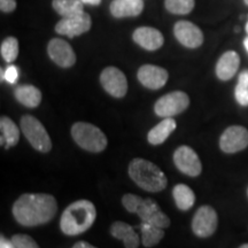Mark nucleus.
I'll use <instances>...</instances> for the list:
<instances>
[{
	"label": "nucleus",
	"mask_w": 248,
	"mask_h": 248,
	"mask_svg": "<svg viewBox=\"0 0 248 248\" xmlns=\"http://www.w3.org/2000/svg\"><path fill=\"white\" fill-rule=\"evenodd\" d=\"M110 234L116 239L122 240L125 248H138L140 244L137 232L128 223L121 221L114 222L110 226Z\"/></svg>",
	"instance_id": "a211bd4d"
},
{
	"label": "nucleus",
	"mask_w": 248,
	"mask_h": 248,
	"mask_svg": "<svg viewBox=\"0 0 248 248\" xmlns=\"http://www.w3.org/2000/svg\"><path fill=\"white\" fill-rule=\"evenodd\" d=\"M234 97L241 106H248V70H244L239 75L234 90Z\"/></svg>",
	"instance_id": "cd10ccee"
},
{
	"label": "nucleus",
	"mask_w": 248,
	"mask_h": 248,
	"mask_svg": "<svg viewBox=\"0 0 248 248\" xmlns=\"http://www.w3.org/2000/svg\"><path fill=\"white\" fill-rule=\"evenodd\" d=\"M239 248H248V244H245V245H243V246H240Z\"/></svg>",
	"instance_id": "c9c22d12"
},
{
	"label": "nucleus",
	"mask_w": 248,
	"mask_h": 248,
	"mask_svg": "<svg viewBox=\"0 0 248 248\" xmlns=\"http://www.w3.org/2000/svg\"><path fill=\"white\" fill-rule=\"evenodd\" d=\"M218 225L216 210L210 206H201L192 219V231L197 237L208 238L215 233Z\"/></svg>",
	"instance_id": "6e6552de"
},
{
	"label": "nucleus",
	"mask_w": 248,
	"mask_h": 248,
	"mask_svg": "<svg viewBox=\"0 0 248 248\" xmlns=\"http://www.w3.org/2000/svg\"><path fill=\"white\" fill-rule=\"evenodd\" d=\"M0 130H1V145H4L5 142V150L15 146L20 140V130L9 117L1 116Z\"/></svg>",
	"instance_id": "4be33fe9"
},
{
	"label": "nucleus",
	"mask_w": 248,
	"mask_h": 248,
	"mask_svg": "<svg viewBox=\"0 0 248 248\" xmlns=\"http://www.w3.org/2000/svg\"><path fill=\"white\" fill-rule=\"evenodd\" d=\"M173 33L178 42L187 48H197L203 43L202 31L188 21H178L173 27Z\"/></svg>",
	"instance_id": "4468645a"
},
{
	"label": "nucleus",
	"mask_w": 248,
	"mask_h": 248,
	"mask_svg": "<svg viewBox=\"0 0 248 248\" xmlns=\"http://www.w3.org/2000/svg\"><path fill=\"white\" fill-rule=\"evenodd\" d=\"M71 137L83 150L91 153H100L106 150L108 140L106 135L98 126L89 122H76L71 126Z\"/></svg>",
	"instance_id": "39448f33"
},
{
	"label": "nucleus",
	"mask_w": 248,
	"mask_h": 248,
	"mask_svg": "<svg viewBox=\"0 0 248 248\" xmlns=\"http://www.w3.org/2000/svg\"><path fill=\"white\" fill-rule=\"evenodd\" d=\"M71 248H97V247L92 246L91 244L86 243V241H78V243H76Z\"/></svg>",
	"instance_id": "473e14b6"
},
{
	"label": "nucleus",
	"mask_w": 248,
	"mask_h": 248,
	"mask_svg": "<svg viewBox=\"0 0 248 248\" xmlns=\"http://www.w3.org/2000/svg\"><path fill=\"white\" fill-rule=\"evenodd\" d=\"M248 146V130L240 125H232L222 133L219 147L224 153L233 154Z\"/></svg>",
	"instance_id": "f8f14e48"
},
{
	"label": "nucleus",
	"mask_w": 248,
	"mask_h": 248,
	"mask_svg": "<svg viewBox=\"0 0 248 248\" xmlns=\"http://www.w3.org/2000/svg\"><path fill=\"white\" fill-rule=\"evenodd\" d=\"M18 78V69L15 66H8L4 73V79L9 84L16 83Z\"/></svg>",
	"instance_id": "c756f323"
},
{
	"label": "nucleus",
	"mask_w": 248,
	"mask_h": 248,
	"mask_svg": "<svg viewBox=\"0 0 248 248\" xmlns=\"http://www.w3.org/2000/svg\"><path fill=\"white\" fill-rule=\"evenodd\" d=\"M100 84L105 91L114 98L125 97L126 92H128L126 77L116 67H107L102 70Z\"/></svg>",
	"instance_id": "9d476101"
},
{
	"label": "nucleus",
	"mask_w": 248,
	"mask_h": 248,
	"mask_svg": "<svg viewBox=\"0 0 248 248\" xmlns=\"http://www.w3.org/2000/svg\"><path fill=\"white\" fill-rule=\"evenodd\" d=\"M172 197L178 209L186 212L191 209L195 202L194 192L185 184H177L172 188Z\"/></svg>",
	"instance_id": "5701e85b"
},
{
	"label": "nucleus",
	"mask_w": 248,
	"mask_h": 248,
	"mask_svg": "<svg viewBox=\"0 0 248 248\" xmlns=\"http://www.w3.org/2000/svg\"><path fill=\"white\" fill-rule=\"evenodd\" d=\"M91 16L85 12H83V13L73 15V16L62 18L55 26V31L59 35L74 38V37L88 32L91 29Z\"/></svg>",
	"instance_id": "9b49d317"
},
{
	"label": "nucleus",
	"mask_w": 248,
	"mask_h": 248,
	"mask_svg": "<svg viewBox=\"0 0 248 248\" xmlns=\"http://www.w3.org/2000/svg\"><path fill=\"white\" fill-rule=\"evenodd\" d=\"M12 243L16 248H39L38 244L27 234H14L12 237Z\"/></svg>",
	"instance_id": "c85d7f7f"
},
{
	"label": "nucleus",
	"mask_w": 248,
	"mask_h": 248,
	"mask_svg": "<svg viewBox=\"0 0 248 248\" xmlns=\"http://www.w3.org/2000/svg\"><path fill=\"white\" fill-rule=\"evenodd\" d=\"M47 53L51 60L61 68H70L75 64L76 54L66 40L53 38L48 43Z\"/></svg>",
	"instance_id": "ddd939ff"
},
{
	"label": "nucleus",
	"mask_w": 248,
	"mask_h": 248,
	"mask_svg": "<svg viewBox=\"0 0 248 248\" xmlns=\"http://www.w3.org/2000/svg\"><path fill=\"white\" fill-rule=\"evenodd\" d=\"M20 126L24 137L36 151L48 153L52 150L51 137L38 119L32 115H24L21 117Z\"/></svg>",
	"instance_id": "423d86ee"
},
{
	"label": "nucleus",
	"mask_w": 248,
	"mask_h": 248,
	"mask_svg": "<svg viewBox=\"0 0 248 248\" xmlns=\"http://www.w3.org/2000/svg\"><path fill=\"white\" fill-rule=\"evenodd\" d=\"M142 9V0H114L110 4V13L116 18L138 16Z\"/></svg>",
	"instance_id": "6ab92c4d"
},
{
	"label": "nucleus",
	"mask_w": 248,
	"mask_h": 248,
	"mask_svg": "<svg viewBox=\"0 0 248 248\" xmlns=\"http://www.w3.org/2000/svg\"><path fill=\"white\" fill-rule=\"evenodd\" d=\"M167 11L172 14L185 15L191 13L194 8V0H166Z\"/></svg>",
	"instance_id": "bb28decb"
},
{
	"label": "nucleus",
	"mask_w": 248,
	"mask_h": 248,
	"mask_svg": "<svg viewBox=\"0 0 248 248\" xmlns=\"http://www.w3.org/2000/svg\"><path fill=\"white\" fill-rule=\"evenodd\" d=\"M133 42L147 51H156L163 45V35L159 30L151 27H140L132 35Z\"/></svg>",
	"instance_id": "dca6fc26"
},
{
	"label": "nucleus",
	"mask_w": 248,
	"mask_h": 248,
	"mask_svg": "<svg viewBox=\"0 0 248 248\" xmlns=\"http://www.w3.org/2000/svg\"><path fill=\"white\" fill-rule=\"evenodd\" d=\"M141 231V241L145 247H153L157 245L164 237L163 229L157 228V226L152 225L150 223L141 222L139 225Z\"/></svg>",
	"instance_id": "b1692460"
},
{
	"label": "nucleus",
	"mask_w": 248,
	"mask_h": 248,
	"mask_svg": "<svg viewBox=\"0 0 248 248\" xmlns=\"http://www.w3.org/2000/svg\"><path fill=\"white\" fill-rule=\"evenodd\" d=\"M177 123L172 117H167L159 124L152 128L147 135V140L151 145H161L175 131Z\"/></svg>",
	"instance_id": "aec40b11"
},
{
	"label": "nucleus",
	"mask_w": 248,
	"mask_h": 248,
	"mask_svg": "<svg viewBox=\"0 0 248 248\" xmlns=\"http://www.w3.org/2000/svg\"><path fill=\"white\" fill-rule=\"evenodd\" d=\"M244 45H245V48H246L247 52H248V36H247V38L244 40Z\"/></svg>",
	"instance_id": "f704fd0d"
},
{
	"label": "nucleus",
	"mask_w": 248,
	"mask_h": 248,
	"mask_svg": "<svg viewBox=\"0 0 248 248\" xmlns=\"http://www.w3.org/2000/svg\"><path fill=\"white\" fill-rule=\"evenodd\" d=\"M12 212L18 224L32 228L53 219L58 213V202L51 194L26 193L15 201Z\"/></svg>",
	"instance_id": "f257e3e1"
},
{
	"label": "nucleus",
	"mask_w": 248,
	"mask_h": 248,
	"mask_svg": "<svg viewBox=\"0 0 248 248\" xmlns=\"http://www.w3.org/2000/svg\"><path fill=\"white\" fill-rule=\"evenodd\" d=\"M122 204L129 213L137 214L141 222L150 223L161 229L170 226V218L153 199H142L137 194L126 193L122 197Z\"/></svg>",
	"instance_id": "20e7f679"
},
{
	"label": "nucleus",
	"mask_w": 248,
	"mask_h": 248,
	"mask_svg": "<svg viewBox=\"0 0 248 248\" xmlns=\"http://www.w3.org/2000/svg\"><path fill=\"white\" fill-rule=\"evenodd\" d=\"M240 64L237 52L228 51L219 58L216 64V75L221 80H229L235 75Z\"/></svg>",
	"instance_id": "f3484780"
},
{
	"label": "nucleus",
	"mask_w": 248,
	"mask_h": 248,
	"mask_svg": "<svg viewBox=\"0 0 248 248\" xmlns=\"http://www.w3.org/2000/svg\"><path fill=\"white\" fill-rule=\"evenodd\" d=\"M14 97L21 105L28 108H36L42 102V92L33 85H20L14 90Z\"/></svg>",
	"instance_id": "412c9836"
},
{
	"label": "nucleus",
	"mask_w": 248,
	"mask_h": 248,
	"mask_svg": "<svg viewBox=\"0 0 248 248\" xmlns=\"http://www.w3.org/2000/svg\"><path fill=\"white\" fill-rule=\"evenodd\" d=\"M190 106V98L183 91H173L161 97L154 105V113L157 116L172 117L183 113Z\"/></svg>",
	"instance_id": "0eeeda50"
},
{
	"label": "nucleus",
	"mask_w": 248,
	"mask_h": 248,
	"mask_svg": "<svg viewBox=\"0 0 248 248\" xmlns=\"http://www.w3.org/2000/svg\"><path fill=\"white\" fill-rule=\"evenodd\" d=\"M97 218V209L89 200H77L63 210L60 219V229L67 235L84 233Z\"/></svg>",
	"instance_id": "f03ea898"
},
{
	"label": "nucleus",
	"mask_w": 248,
	"mask_h": 248,
	"mask_svg": "<svg viewBox=\"0 0 248 248\" xmlns=\"http://www.w3.org/2000/svg\"><path fill=\"white\" fill-rule=\"evenodd\" d=\"M0 52H1V57L4 60L8 63H12L16 60L18 55V42L15 37H8L4 42L1 43V47H0Z\"/></svg>",
	"instance_id": "a878e982"
},
{
	"label": "nucleus",
	"mask_w": 248,
	"mask_h": 248,
	"mask_svg": "<svg viewBox=\"0 0 248 248\" xmlns=\"http://www.w3.org/2000/svg\"><path fill=\"white\" fill-rule=\"evenodd\" d=\"M0 248H16L14 246V244L12 243V240L9 241L6 239V238L1 237V239H0Z\"/></svg>",
	"instance_id": "2f4dec72"
},
{
	"label": "nucleus",
	"mask_w": 248,
	"mask_h": 248,
	"mask_svg": "<svg viewBox=\"0 0 248 248\" xmlns=\"http://www.w3.org/2000/svg\"><path fill=\"white\" fill-rule=\"evenodd\" d=\"M138 80L145 88L150 90H159L166 85L169 74L163 68L154 64H144L137 73Z\"/></svg>",
	"instance_id": "2eb2a0df"
},
{
	"label": "nucleus",
	"mask_w": 248,
	"mask_h": 248,
	"mask_svg": "<svg viewBox=\"0 0 248 248\" xmlns=\"http://www.w3.org/2000/svg\"><path fill=\"white\" fill-rule=\"evenodd\" d=\"M53 8L62 17H69L73 15L83 13V2L79 0H53Z\"/></svg>",
	"instance_id": "393cba45"
},
{
	"label": "nucleus",
	"mask_w": 248,
	"mask_h": 248,
	"mask_svg": "<svg viewBox=\"0 0 248 248\" xmlns=\"http://www.w3.org/2000/svg\"><path fill=\"white\" fill-rule=\"evenodd\" d=\"M16 8V0H0V9L4 13H11Z\"/></svg>",
	"instance_id": "7c9ffc66"
},
{
	"label": "nucleus",
	"mask_w": 248,
	"mask_h": 248,
	"mask_svg": "<svg viewBox=\"0 0 248 248\" xmlns=\"http://www.w3.org/2000/svg\"><path fill=\"white\" fill-rule=\"evenodd\" d=\"M247 195H248V188H247Z\"/></svg>",
	"instance_id": "58836bf2"
},
{
	"label": "nucleus",
	"mask_w": 248,
	"mask_h": 248,
	"mask_svg": "<svg viewBox=\"0 0 248 248\" xmlns=\"http://www.w3.org/2000/svg\"><path fill=\"white\" fill-rule=\"evenodd\" d=\"M83 4H89V5H99L101 2V0H79Z\"/></svg>",
	"instance_id": "72a5a7b5"
},
{
	"label": "nucleus",
	"mask_w": 248,
	"mask_h": 248,
	"mask_svg": "<svg viewBox=\"0 0 248 248\" xmlns=\"http://www.w3.org/2000/svg\"><path fill=\"white\" fill-rule=\"evenodd\" d=\"M246 32H247V35H248V22L246 24Z\"/></svg>",
	"instance_id": "e433bc0d"
},
{
	"label": "nucleus",
	"mask_w": 248,
	"mask_h": 248,
	"mask_svg": "<svg viewBox=\"0 0 248 248\" xmlns=\"http://www.w3.org/2000/svg\"><path fill=\"white\" fill-rule=\"evenodd\" d=\"M173 163L179 171L190 177H198L202 171V164L193 148L179 146L172 155Z\"/></svg>",
	"instance_id": "1a4fd4ad"
},
{
	"label": "nucleus",
	"mask_w": 248,
	"mask_h": 248,
	"mask_svg": "<svg viewBox=\"0 0 248 248\" xmlns=\"http://www.w3.org/2000/svg\"><path fill=\"white\" fill-rule=\"evenodd\" d=\"M244 1H245V4H246V5L248 6V0H244Z\"/></svg>",
	"instance_id": "4c0bfd02"
},
{
	"label": "nucleus",
	"mask_w": 248,
	"mask_h": 248,
	"mask_svg": "<svg viewBox=\"0 0 248 248\" xmlns=\"http://www.w3.org/2000/svg\"><path fill=\"white\" fill-rule=\"evenodd\" d=\"M129 176L142 190L156 193L168 185V178L156 164L151 161L136 157L129 164Z\"/></svg>",
	"instance_id": "7ed1b4c3"
}]
</instances>
